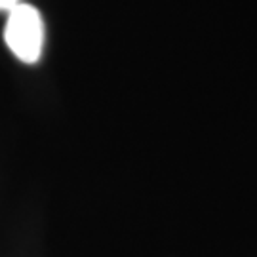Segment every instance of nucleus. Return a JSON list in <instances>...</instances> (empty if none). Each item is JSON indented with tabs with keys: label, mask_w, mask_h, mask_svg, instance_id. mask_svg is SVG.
<instances>
[{
	"label": "nucleus",
	"mask_w": 257,
	"mask_h": 257,
	"mask_svg": "<svg viewBox=\"0 0 257 257\" xmlns=\"http://www.w3.org/2000/svg\"><path fill=\"white\" fill-rule=\"evenodd\" d=\"M4 40L23 63H37L44 48V21L35 6L21 2L8 12Z\"/></svg>",
	"instance_id": "f257e3e1"
},
{
	"label": "nucleus",
	"mask_w": 257,
	"mask_h": 257,
	"mask_svg": "<svg viewBox=\"0 0 257 257\" xmlns=\"http://www.w3.org/2000/svg\"><path fill=\"white\" fill-rule=\"evenodd\" d=\"M18 4H21V0H0V12H10Z\"/></svg>",
	"instance_id": "f03ea898"
}]
</instances>
